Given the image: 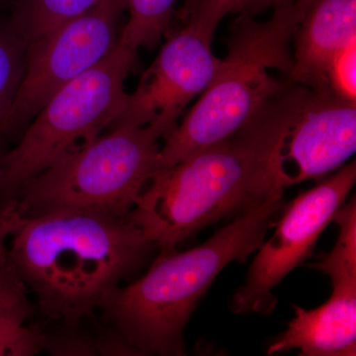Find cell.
I'll use <instances>...</instances> for the list:
<instances>
[{"label": "cell", "mask_w": 356, "mask_h": 356, "mask_svg": "<svg viewBox=\"0 0 356 356\" xmlns=\"http://www.w3.org/2000/svg\"><path fill=\"white\" fill-rule=\"evenodd\" d=\"M10 240V266L55 322L92 317L156 248L129 218L79 211L22 217Z\"/></svg>", "instance_id": "6da1fadb"}, {"label": "cell", "mask_w": 356, "mask_h": 356, "mask_svg": "<svg viewBox=\"0 0 356 356\" xmlns=\"http://www.w3.org/2000/svg\"><path fill=\"white\" fill-rule=\"evenodd\" d=\"M271 156L268 134L252 118L227 139L159 168L129 220L161 252L173 250L201 229L283 195Z\"/></svg>", "instance_id": "7a4b0ae2"}, {"label": "cell", "mask_w": 356, "mask_h": 356, "mask_svg": "<svg viewBox=\"0 0 356 356\" xmlns=\"http://www.w3.org/2000/svg\"><path fill=\"white\" fill-rule=\"evenodd\" d=\"M283 195L232 219L202 245L161 252L149 270L105 297L99 311L140 355H186L184 331L215 278L234 261H248L266 241Z\"/></svg>", "instance_id": "3957f363"}, {"label": "cell", "mask_w": 356, "mask_h": 356, "mask_svg": "<svg viewBox=\"0 0 356 356\" xmlns=\"http://www.w3.org/2000/svg\"><path fill=\"white\" fill-rule=\"evenodd\" d=\"M268 19L241 16L214 79L163 139L159 168L238 132L291 83L293 41L308 8L300 0L274 7Z\"/></svg>", "instance_id": "277c9868"}, {"label": "cell", "mask_w": 356, "mask_h": 356, "mask_svg": "<svg viewBox=\"0 0 356 356\" xmlns=\"http://www.w3.org/2000/svg\"><path fill=\"white\" fill-rule=\"evenodd\" d=\"M110 129L28 181L13 200L20 214L79 211L128 219L159 170L163 134L151 125Z\"/></svg>", "instance_id": "5b68a950"}, {"label": "cell", "mask_w": 356, "mask_h": 356, "mask_svg": "<svg viewBox=\"0 0 356 356\" xmlns=\"http://www.w3.org/2000/svg\"><path fill=\"white\" fill-rule=\"evenodd\" d=\"M138 50L119 38L113 50L55 93L0 163V204L28 181L111 128L123 108Z\"/></svg>", "instance_id": "8992f818"}, {"label": "cell", "mask_w": 356, "mask_h": 356, "mask_svg": "<svg viewBox=\"0 0 356 356\" xmlns=\"http://www.w3.org/2000/svg\"><path fill=\"white\" fill-rule=\"evenodd\" d=\"M255 116L273 140V165L282 188L320 182L356 151V103L290 83Z\"/></svg>", "instance_id": "52a82bcc"}, {"label": "cell", "mask_w": 356, "mask_h": 356, "mask_svg": "<svg viewBox=\"0 0 356 356\" xmlns=\"http://www.w3.org/2000/svg\"><path fill=\"white\" fill-rule=\"evenodd\" d=\"M356 181V163L341 166L313 188L283 204L275 231L257 250L245 283L229 301L234 314L273 315L277 306L274 288L313 254L318 238L334 221Z\"/></svg>", "instance_id": "ba28073f"}, {"label": "cell", "mask_w": 356, "mask_h": 356, "mask_svg": "<svg viewBox=\"0 0 356 356\" xmlns=\"http://www.w3.org/2000/svg\"><path fill=\"white\" fill-rule=\"evenodd\" d=\"M126 6L127 0H102L91 10L27 47L24 76L0 125V137L17 140L51 96L113 50L119 40V16Z\"/></svg>", "instance_id": "9c48e42d"}, {"label": "cell", "mask_w": 356, "mask_h": 356, "mask_svg": "<svg viewBox=\"0 0 356 356\" xmlns=\"http://www.w3.org/2000/svg\"><path fill=\"white\" fill-rule=\"evenodd\" d=\"M212 41L187 22L163 44L135 91L127 93L112 127L151 125L161 131L163 140L168 137L187 105L207 89L221 65Z\"/></svg>", "instance_id": "30bf717a"}, {"label": "cell", "mask_w": 356, "mask_h": 356, "mask_svg": "<svg viewBox=\"0 0 356 356\" xmlns=\"http://www.w3.org/2000/svg\"><path fill=\"white\" fill-rule=\"evenodd\" d=\"M295 317L275 337L267 355L300 350L301 356L356 355V286L334 285L325 304L306 310L293 305Z\"/></svg>", "instance_id": "8fae6325"}, {"label": "cell", "mask_w": 356, "mask_h": 356, "mask_svg": "<svg viewBox=\"0 0 356 356\" xmlns=\"http://www.w3.org/2000/svg\"><path fill=\"white\" fill-rule=\"evenodd\" d=\"M356 44V0H315L293 41L291 81L325 90V72L339 53Z\"/></svg>", "instance_id": "7c38bea8"}, {"label": "cell", "mask_w": 356, "mask_h": 356, "mask_svg": "<svg viewBox=\"0 0 356 356\" xmlns=\"http://www.w3.org/2000/svg\"><path fill=\"white\" fill-rule=\"evenodd\" d=\"M27 292L8 261L0 273V356H32L42 351L41 330L26 325L33 314Z\"/></svg>", "instance_id": "4fadbf2b"}, {"label": "cell", "mask_w": 356, "mask_h": 356, "mask_svg": "<svg viewBox=\"0 0 356 356\" xmlns=\"http://www.w3.org/2000/svg\"><path fill=\"white\" fill-rule=\"evenodd\" d=\"M102 0H14L8 25L26 44L46 38L60 26L91 10Z\"/></svg>", "instance_id": "5bb4252c"}, {"label": "cell", "mask_w": 356, "mask_h": 356, "mask_svg": "<svg viewBox=\"0 0 356 356\" xmlns=\"http://www.w3.org/2000/svg\"><path fill=\"white\" fill-rule=\"evenodd\" d=\"M334 221L339 225V234L331 252L323 254L310 264L314 269L330 276L332 285H356V201L341 206Z\"/></svg>", "instance_id": "9a60e30c"}, {"label": "cell", "mask_w": 356, "mask_h": 356, "mask_svg": "<svg viewBox=\"0 0 356 356\" xmlns=\"http://www.w3.org/2000/svg\"><path fill=\"white\" fill-rule=\"evenodd\" d=\"M177 0H127L129 20L119 37L131 47L154 49L168 31Z\"/></svg>", "instance_id": "2e32d148"}, {"label": "cell", "mask_w": 356, "mask_h": 356, "mask_svg": "<svg viewBox=\"0 0 356 356\" xmlns=\"http://www.w3.org/2000/svg\"><path fill=\"white\" fill-rule=\"evenodd\" d=\"M27 44L8 24L0 26V125L19 90L26 69Z\"/></svg>", "instance_id": "e0dca14e"}, {"label": "cell", "mask_w": 356, "mask_h": 356, "mask_svg": "<svg viewBox=\"0 0 356 356\" xmlns=\"http://www.w3.org/2000/svg\"><path fill=\"white\" fill-rule=\"evenodd\" d=\"M42 351L54 356H96L95 332L81 327V322H58L49 331H41Z\"/></svg>", "instance_id": "ac0fdd59"}, {"label": "cell", "mask_w": 356, "mask_h": 356, "mask_svg": "<svg viewBox=\"0 0 356 356\" xmlns=\"http://www.w3.org/2000/svg\"><path fill=\"white\" fill-rule=\"evenodd\" d=\"M356 44L339 53L325 72V89L339 99L356 103Z\"/></svg>", "instance_id": "d6986e66"}, {"label": "cell", "mask_w": 356, "mask_h": 356, "mask_svg": "<svg viewBox=\"0 0 356 356\" xmlns=\"http://www.w3.org/2000/svg\"><path fill=\"white\" fill-rule=\"evenodd\" d=\"M245 0H199L197 9L187 21L213 39L218 26L229 14L238 13Z\"/></svg>", "instance_id": "ffe728a7"}, {"label": "cell", "mask_w": 356, "mask_h": 356, "mask_svg": "<svg viewBox=\"0 0 356 356\" xmlns=\"http://www.w3.org/2000/svg\"><path fill=\"white\" fill-rule=\"evenodd\" d=\"M95 348L97 356H136L139 351L129 343L120 332L111 325L104 324L96 330Z\"/></svg>", "instance_id": "44dd1931"}, {"label": "cell", "mask_w": 356, "mask_h": 356, "mask_svg": "<svg viewBox=\"0 0 356 356\" xmlns=\"http://www.w3.org/2000/svg\"><path fill=\"white\" fill-rule=\"evenodd\" d=\"M22 217L13 201L0 204V273L8 264L7 241L10 238L14 229L17 228Z\"/></svg>", "instance_id": "7402d4cb"}, {"label": "cell", "mask_w": 356, "mask_h": 356, "mask_svg": "<svg viewBox=\"0 0 356 356\" xmlns=\"http://www.w3.org/2000/svg\"><path fill=\"white\" fill-rule=\"evenodd\" d=\"M291 1L294 0H245L238 14L245 17H255L268 9Z\"/></svg>", "instance_id": "603a6c76"}, {"label": "cell", "mask_w": 356, "mask_h": 356, "mask_svg": "<svg viewBox=\"0 0 356 356\" xmlns=\"http://www.w3.org/2000/svg\"><path fill=\"white\" fill-rule=\"evenodd\" d=\"M199 0H184L181 9H180V18L187 22L196 13Z\"/></svg>", "instance_id": "cb8c5ba5"}, {"label": "cell", "mask_w": 356, "mask_h": 356, "mask_svg": "<svg viewBox=\"0 0 356 356\" xmlns=\"http://www.w3.org/2000/svg\"><path fill=\"white\" fill-rule=\"evenodd\" d=\"M8 149V140L0 137V163H1V159Z\"/></svg>", "instance_id": "d4e9b609"}, {"label": "cell", "mask_w": 356, "mask_h": 356, "mask_svg": "<svg viewBox=\"0 0 356 356\" xmlns=\"http://www.w3.org/2000/svg\"><path fill=\"white\" fill-rule=\"evenodd\" d=\"M302 3L305 4L306 6L310 7L311 4L313 3L315 0H300Z\"/></svg>", "instance_id": "484cf974"}]
</instances>
